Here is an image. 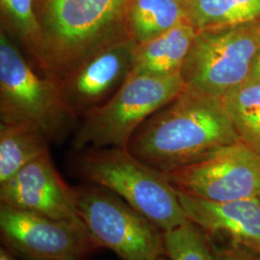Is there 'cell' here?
Listing matches in <instances>:
<instances>
[{
	"label": "cell",
	"mask_w": 260,
	"mask_h": 260,
	"mask_svg": "<svg viewBox=\"0 0 260 260\" xmlns=\"http://www.w3.org/2000/svg\"><path fill=\"white\" fill-rule=\"evenodd\" d=\"M239 140L221 98L185 87L140 125L126 149L149 167L166 174Z\"/></svg>",
	"instance_id": "obj_1"
},
{
	"label": "cell",
	"mask_w": 260,
	"mask_h": 260,
	"mask_svg": "<svg viewBox=\"0 0 260 260\" xmlns=\"http://www.w3.org/2000/svg\"><path fill=\"white\" fill-rule=\"evenodd\" d=\"M69 167L85 182L103 186L121 197L163 232L188 220L177 192L165 174L149 167L126 149L73 150Z\"/></svg>",
	"instance_id": "obj_2"
},
{
	"label": "cell",
	"mask_w": 260,
	"mask_h": 260,
	"mask_svg": "<svg viewBox=\"0 0 260 260\" xmlns=\"http://www.w3.org/2000/svg\"><path fill=\"white\" fill-rule=\"evenodd\" d=\"M130 0H35L46 74L58 76L112 41L129 36Z\"/></svg>",
	"instance_id": "obj_3"
},
{
	"label": "cell",
	"mask_w": 260,
	"mask_h": 260,
	"mask_svg": "<svg viewBox=\"0 0 260 260\" xmlns=\"http://www.w3.org/2000/svg\"><path fill=\"white\" fill-rule=\"evenodd\" d=\"M78 121L55 78L28 61L19 45L1 28L0 122L29 125L50 144H59L75 132Z\"/></svg>",
	"instance_id": "obj_4"
},
{
	"label": "cell",
	"mask_w": 260,
	"mask_h": 260,
	"mask_svg": "<svg viewBox=\"0 0 260 260\" xmlns=\"http://www.w3.org/2000/svg\"><path fill=\"white\" fill-rule=\"evenodd\" d=\"M185 88L180 74L168 76L130 75L103 105L84 115L74 132L72 149H126L140 125L173 102Z\"/></svg>",
	"instance_id": "obj_5"
},
{
	"label": "cell",
	"mask_w": 260,
	"mask_h": 260,
	"mask_svg": "<svg viewBox=\"0 0 260 260\" xmlns=\"http://www.w3.org/2000/svg\"><path fill=\"white\" fill-rule=\"evenodd\" d=\"M75 204L93 239L121 260H158L166 256L163 234L156 224L103 186H74Z\"/></svg>",
	"instance_id": "obj_6"
},
{
	"label": "cell",
	"mask_w": 260,
	"mask_h": 260,
	"mask_svg": "<svg viewBox=\"0 0 260 260\" xmlns=\"http://www.w3.org/2000/svg\"><path fill=\"white\" fill-rule=\"evenodd\" d=\"M260 47V20L198 31L180 75L186 88L223 98L245 83Z\"/></svg>",
	"instance_id": "obj_7"
},
{
	"label": "cell",
	"mask_w": 260,
	"mask_h": 260,
	"mask_svg": "<svg viewBox=\"0 0 260 260\" xmlns=\"http://www.w3.org/2000/svg\"><path fill=\"white\" fill-rule=\"evenodd\" d=\"M4 246L24 260H87L102 248L79 217L53 219L0 204Z\"/></svg>",
	"instance_id": "obj_8"
},
{
	"label": "cell",
	"mask_w": 260,
	"mask_h": 260,
	"mask_svg": "<svg viewBox=\"0 0 260 260\" xmlns=\"http://www.w3.org/2000/svg\"><path fill=\"white\" fill-rule=\"evenodd\" d=\"M165 176L177 192L206 201L260 199V154L241 140Z\"/></svg>",
	"instance_id": "obj_9"
},
{
	"label": "cell",
	"mask_w": 260,
	"mask_h": 260,
	"mask_svg": "<svg viewBox=\"0 0 260 260\" xmlns=\"http://www.w3.org/2000/svg\"><path fill=\"white\" fill-rule=\"evenodd\" d=\"M136 47L130 36L117 39L53 76L66 103L79 119L106 103L127 80Z\"/></svg>",
	"instance_id": "obj_10"
},
{
	"label": "cell",
	"mask_w": 260,
	"mask_h": 260,
	"mask_svg": "<svg viewBox=\"0 0 260 260\" xmlns=\"http://www.w3.org/2000/svg\"><path fill=\"white\" fill-rule=\"evenodd\" d=\"M0 204L53 219L78 217L74 187L61 177L50 152L0 183Z\"/></svg>",
	"instance_id": "obj_11"
},
{
	"label": "cell",
	"mask_w": 260,
	"mask_h": 260,
	"mask_svg": "<svg viewBox=\"0 0 260 260\" xmlns=\"http://www.w3.org/2000/svg\"><path fill=\"white\" fill-rule=\"evenodd\" d=\"M177 195L188 220L209 235L237 242L260 253V199L211 202L179 192Z\"/></svg>",
	"instance_id": "obj_12"
},
{
	"label": "cell",
	"mask_w": 260,
	"mask_h": 260,
	"mask_svg": "<svg viewBox=\"0 0 260 260\" xmlns=\"http://www.w3.org/2000/svg\"><path fill=\"white\" fill-rule=\"evenodd\" d=\"M197 34L196 28L186 20L137 44L131 75L168 76L180 74Z\"/></svg>",
	"instance_id": "obj_13"
},
{
	"label": "cell",
	"mask_w": 260,
	"mask_h": 260,
	"mask_svg": "<svg viewBox=\"0 0 260 260\" xmlns=\"http://www.w3.org/2000/svg\"><path fill=\"white\" fill-rule=\"evenodd\" d=\"M50 145L45 135L34 127L0 122V183L50 152Z\"/></svg>",
	"instance_id": "obj_14"
},
{
	"label": "cell",
	"mask_w": 260,
	"mask_h": 260,
	"mask_svg": "<svg viewBox=\"0 0 260 260\" xmlns=\"http://www.w3.org/2000/svg\"><path fill=\"white\" fill-rule=\"evenodd\" d=\"M186 20L182 0H130L126 27L130 37L141 44Z\"/></svg>",
	"instance_id": "obj_15"
},
{
	"label": "cell",
	"mask_w": 260,
	"mask_h": 260,
	"mask_svg": "<svg viewBox=\"0 0 260 260\" xmlns=\"http://www.w3.org/2000/svg\"><path fill=\"white\" fill-rule=\"evenodd\" d=\"M0 6L2 29L27 53L30 61L46 73L44 38L35 0H0Z\"/></svg>",
	"instance_id": "obj_16"
},
{
	"label": "cell",
	"mask_w": 260,
	"mask_h": 260,
	"mask_svg": "<svg viewBox=\"0 0 260 260\" xmlns=\"http://www.w3.org/2000/svg\"><path fill=\"white\" fill-rule=\"evenodd\" d=\"M187 19L197 31L260 20V0H187Z\"/></svg>",
	"instance_id": "obj_17"
},
{
	"label": "cell",
	"mask_w": 260,
	"mask_h": 260,
	"mask_svg": "<svg viewBox=\"0 0 260 260\" xmlns=\"http://www.w3.org/2000/svg\"><path fill=\"white\" fill-rule=\"evenodd\" d=\"M222 101L240 140L260 154V79L247 80Z\"/></svg>",
	"instance_id": "obj_18"
},
{
	"label": "cell",
	"mask_w": 260,
	"mask_h": 260,
	"mask_svg": "<svg viewBox=\"0 0 260 260\" xmlns=\"http://www.w3.org/2000/svg\"><path fill=\"white\" fill-rule=\"evenodd\" d=\"M163 239L170 260H214L210 236L190 220L164 232Z\"/></svg>",
	"instance_id": "obj_19"
},
{
	"label": "cell",
	"mask_w": 260,
	"mask_h": 260,
	"mask_svg": "<svg viewBox=\"0 0 260 260\" xmlns=\"http://www.w3.org/2000/svg\"><path fill=\"white\" fill-rule=\"evenodd\" d=\"M219 238L218 242L211 238L214 260H260L259 252L237 242Z\"/></svg>",
	"instance_id": "obj_20"
},
{
	"label": "cell",
	"mask_w": 260,
	"mask_h": 260,
	"mask_svg": "<svg viewBox=\"0 0 260 260\" xmlns=\"http://www.w3.org/2000/svg\"><path fill=\"white\" fill-rule=\"evenodd\" d=\"M260 79V47L253 58L248 80Z\"/></svg>",
	"instance_id": "obj_21"
},
{
	"label": "cell",
	"mask_w": 260,
	"mask_h": 260,
	"mask_svg": "<svg viewBox=\"0 0 260 260\" xmlns=\"http://www.w3.org/2000/svg\"><path fill=\"white\" fill-rule=\"evenodd\" d=\"M19 258L18 255L10 251L5 246H2L0 248V260H19Z\"/></svg>",
	"instance_id": "obj_22"
},
{
	"label": "cell",
	"mask_w": 260,
	"mask_h": 260,
	"mask_svg": "<svg viewBox=\"0 0 260 260\" xmlns=\"http://www.w3.org/2000/svg\"><path fill=\"white\" fill-rule=\"evenodd\" d=\"M158 260H170L168 258L167 256H161Z\"/></svg>",
	"instance_id": "obj_23"
},
{
	"label": "cell",
	"mask_w": 260,
	"mask_h": 260,
	"mask_svg": "<svg viewBox=\"0 0 260 260\" xmlns=\"http://www.w3.org/2000/svg\"><path fill=\"white\" fill-rule=\"evenodd\" d=\"M182 1H183V2H184V4H185V2L187 1V0H182Z\"/></svg>",
	"instance_id": "obj_24"
}]
</instances>
